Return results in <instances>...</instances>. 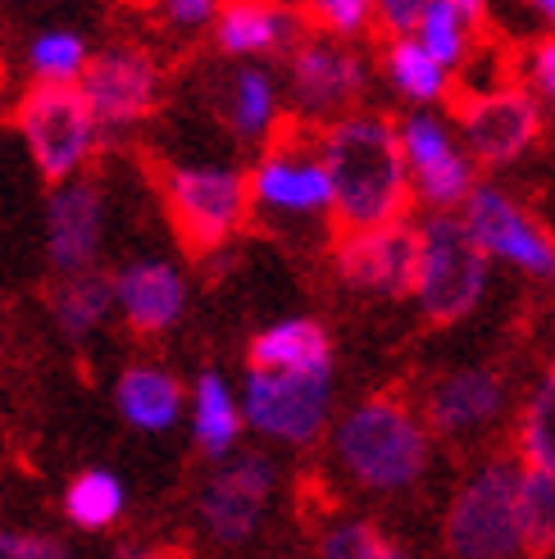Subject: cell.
<instances>
[{
  "instance_id": "obj_20",
  "label": "cell",
  "mask_w": 555,
  "mask_h": 559,
  "mask_svg": "<svg viewBox=\"0 0 555 559\" xmlns=\"http://www.w3.org/2000/svg\"><path fill=\"white\" fill-rule=\"evenodd\" d=\"M178 401H182L178 382L160 369H128L119 382V409L137 428H151V432L169 428L178 418Z\"/></svg>"
},
{
  "instance_id": "obj_34",
  "label": "cell",
  "mask_w": 555,
  "mask_h": 559,
  "mask_svg": "<svg viewBox=\"0 0 555 559\" xmlns=\"http://www.w3.org/2000/svg\"><path fill=\"white\" fill-rule=\"evenodd\" d=\"M424 5H401V0H392V5H382V23L392 27V33H410L414 23H420Z\"/></svg>"
},
{
  "instance_id": "obj_29",
  "label": "cell",
  "mask_w": 555,
  "mask_h": 559,
  "mask_svg": "<svg viewBox=\"0 0 555 559\" xmlns=\"http://www.w3.org/2000/svg\"><path fill=\"white\" fill-rule=\"evenodd\" d=\"M33 69L42 82H69L82 69V41L73 33H46L33 41Z\"/></svg>"
},
{
  "instance_id": "obj_1",
  "label": "cell",
  "mask_w": 555,
  "mask_h": 559,
  "mask_svg": "<svg viewBox=\"0 0 555 559\" xmlns=\"http://www.w3.org/2000/svg\"><path fill=\"white\" fill-rule=\"evenodd\" d=\"M332 233L355 237L387 223H401L410 210L405 151L392 119H346L323 142Z\"/></svg>"
},
{
  "instance_id": "obj_36",
  "label": "cell",
  "mask_w": 555,
  "mask_h": 559,
  "mask_svg": "<svg viewBox=\"0 0 555 559\" xmlns=\"http://www.w3.org/2000/svg\"><path fill=\"white\" fill-rule=\"evenodd\" d=\"M538 78L551 87V96H555V37H546L542 46H538Z\"/></svg>"
},
{
  "instance_id": "obj_14",
  "label": "cell",
  "mask_w": 555,
  "mask_h": 559,
  "mask_svg": "<svg viewBox=\"0 0 555 559\" xmlns=\"http://www.w3.org/2000/svg\"><path fill=\"white\" fill-rule=\"evenodd\" d=\"M251 373L296 378V373H328V332L310 319H287L251 342Z\"/></svg>"
},
{
  "instance_id": "obj_21",
  "label": "cell",
  "mask_w": 555,
  "mask_h": 559,
  "mask_svg": "<svg viewBox=\"0 0 555 559\" xmlns=\"http://www.w3.org/2000/svg\"><path fill=\"white\" fill-rule=\"evenodd\" d=\"M519 546H529L538 559L555 546V478L529 468L519 478Z\"/></svg>"
},
{
  "instance_id": "obj_11",
  "label": "cell",
  "mask_w": 555,
  "mask_h": 559,
  "mask_svg": "<svg viewBox=\"0 0 555 559\" xmlns=\"http://www.w3.org/2000/svg\"><path fill=\"white\" fill-rule=\"evenodd\" d=\"M78 92L87 96L92 115H101L105 123H137L155 105V69L146 55H132V50L96 55L87 73H82Z\"/></svg>"
},
{
  "instance_id": "obj_28",
  "label": "cell",
  "mask_w": 555,
  "mask_h": 559,
  "mask_svg": "<svg viewBox=\"0 0 555 559\" xmlns=\"http://www.w3.org/2000/svg\"><path fill=\"white\" fill-rule=\"evenodd\" d=\"M323 559H405V550L374 523H342L323 537Z\"/></svg>"
},
{
  "instance_id": "obj_18",
  "label": "cell",
  "mask_w": 555,
  "mask_h": 559,
  "mask_svg": "<svg viewBox=\"0 0 555 559\" xmlns=\"http://www.w3.org/2000/svg\"><path fill=\"white\" fill-rule=\"evenodd\" d=\"M496 405H501V382L487 369H464V373H451L437 382L428 409H433L437 428H469V424L492 418Z\"/></svg>"
},
{
  "instance_id": "obj_4",
  "label": "cell",
  "mask_w": 555,
  "mask_h": 559,
  "mask_svg": "<svg viewBox=\"0 0 555 559\" xmlns=\"http://www.w3.org/2000/svg\"><path fill=\"white\" fill-rule=\"evenodd\" d=\"M14 123L46 182L69 178L92 146V105L73 82H37V87H27V96L14 109Z\"/></svg>"
},
{
  "instance_id": "obj_3",
  "label": "cell",
  "mask_w": 555,
  "mask_h": 559,
  "mask_svg": "<svg viewBox=\"0 0 555 559\" xmlns=\"http://www.w3.org/2000/svg\"><path fill=\"white\" fill-rule=\"evenodd\" d=\"M246 182L224 169H169L164 174V214H169L178 246L191 260H205L224 246L246 218Z\"/></svg>"
},
{
  "instance_id": "obj_33",
  "label": "cell",
  "mask_w": 555,
  "mask_h": 559,
  "mask_svg": "<svg viewBox=\"0 0 555 559\" xmlns=\"http://www.w3.org/2000/svg\"><path fill=\"white\" fill-rule=\"evenodd\" d=\"M365 5L359 0H328V5H315L310 10V23L319 27H332V33H355L359 23H365Z\"/></svg>"
},
{
  "instance_id": "obj_2",
  "label": "cell",
  "mask_w": 555,
  "mask_h": 559,
  "mask_svg": "<svg viewBox=\"0 0 555 559\" xmlns=\"http://www.w3.org/2000/svg\"><path fill=\"white\" fill-rule=\"evenodd\" d=\"M338 451L365 487L397 491L424 473L428 441H424V428L414 424V414L397 396H374L342 424Z\"/></svg>"
},
{
  "instance_id": "obj_5",
  "label": "cell",
  "mask_w": 555,
  "mask_h": 559,
  "mask_svg": "<svg viewBox=\"0 0 555 559\" xmlns=\"http://www.w3.org/2000/svg\"><path fill=\"white\" fill-rule=\"evenodd\" d=\"M447 546L456 559H510L519 550V473L510 464L483 468L447 514Z\"/></svg>"
},
{
  "instance_id": "obj_10",
  "label": "cell",
  "mask_w": 555,
  "mask_h": 559,
  "mask_svg": "<svg viewBox=\"0 0 555 559\" xmlns=\"http://www.w3.org/2000/svg\"><path fill=\"white\" fill-rule=\"evenodd\" d=\"M246 409H251V424L273 437L310 441L328 409V373H296V378L251 373Z\"/></svg>"
},
{
  "instance_id": "obj_7",
  "label": "cell",
  "mask_w": 555,
  "mask_h": 559,
  "mask_svg": "<svg viewBox=\"0 0 555 559\" xmlns=\"http://www.w3.org/2000/svg\"><path fill=\"white\" fill-rule=\"evenodd\" d=\"M420 260H424V237L410 223H387L374 233L338 237V269L346 283L387 292V296H410L420 292Z\"/></svg>"
},
{
  "instance_id": "obj_12",
  "label": "cell",
  "mask_w": 555,
  "mask_h": 559,
  "mask_svg": "<svg viewBox=\"0 0 555 559\" xmlns=\"http://www.w3.org/2000/svg\"><path fill=\"white\" fill-rule=\"evenodd\" d=\"M269 487H273V468L260 455H246L233 468H224L201 496V514L210 523V533L219 542L251 537V527L269 500Z\"/></svg>"
},
{
  "instance_id": "obj_38",
  "label": "cell",
  "mask_w": 555,
  "mask_h": 559,
  "mask_svg": "<svg viewBox=\"0 0 555 559\" xmlns=\"http://www.w3.org/2000/svg\"><path fill=\"white\" fill-rule=\"evenodd\" d=\"M542 14H551V19H555V0H546V5H542Z\"/></svg>"
},
{
  "instance_id": "obj_37",
  "label": "cell",
  "mask_w": 555,
  "mask_h": 559,
  "mask_svg": "<svg viewBox=\"0 0 555 559\" xmlns=\"http://www.w3.org/2000/svg\"><path fill=\"white\" fill-rule=\"evenodd\" d=\"M119 559H174V555H164V550H142V555H119Z\"/></svg>"
},
{
  "instance_id": "obj_24",
  "label": "cell",
  "mask_w": 555,
  "mask_h": 559,
  "mask_svg": "<svg viewBox=\"0 0 555 559\" xmlns=\"http://www.w3.org/2000/svg\"><path fill=\"white\" fill-rule=\"evenodd\" d=\"M105 310H109V283L96 273H73L60 287V296H55V319H60L69 337H87L105 319Z\"/></svg>"
},
{
  "instance_id": "obj_9",
  "label": "cell",
  "mask_w": 555,
  "mask_h": 559,
  "mask_svg": "<svg viewBox=\"0 0 555 559\" xmlns=\"http://www.w3.org/2000/svg\"><path fill=\"white\" fill-rule=\"evenodd\" d=\"M464 233L474 237L479 250H492V255H506L519 269L529 273H555V241L538 228L529 214H519L501 191H474L469 201V218H464Z\"/></svg>"
},
{
  "instance_id": "obj_31",
  "label": "cell",
  "mask_w": 555,
  "mask_h": 559,
  "mask_svg": "<svg viewBox=\"0 0 555 559\" xmlns=\"http://www.w3.org/2000/svg\"><path fill=\"white\" fill-rule=\"evenodd\" d=\"M269 109H273V96H269V82L260 73H241L237 78V105H233V119L241 132H256L260 123H269Z\"/></svg>"
},
{
  "instance_id": "obj_22",
  "label": "cell",
  "mask_w": 555,
  "mask_h": 559,
  "mask_svg": "<svg viewBox=\"0 0 555 559\" xmlns=\"http://www.w3.org/2000/svg\"><path fill=\"white\" fill-rule=\"evenodd\" d=\"M119 510H123V487H119L115 473H101V468L82 473V478L69 487V496H64V514L78 527H87V533L109 527L119 519Z\"/></svg>"
},
{
  "instance_id": "obj_16",
  "label": "cell",
  "mask_w": 555,
  "mask_h": 559,
  "mask_svg": "<svg viewBox=\"0 0 555 559\" xmlns=\"http://www.w3.org/2000/svg\"><path fill=\"white\" fill-rule=\"evenodd\" d=\"M119 300L137 332H160L182 314V277L169 264H132L119 277Z\"/></svg>"
},
{
  "instance_id": "obj_25",
  "label": "cell",
  "mask_w": 555,
  "mask_h": 559,
  "mask_svg": "<svg viewBox=\"0 0 555 559\" xmlns=\"http://www.w3.org/2000/svg\"><path fill=\"white\" fill-rule=\"evenodd\" d=\"M237 428H241V418L233 409L228 386L219 382L214 373H205L201 386H197V441H201V451L224 455L228 445L237 441Z\"/></svg>"
},
{
  "instance_id": "obj_27",
  "label": "cell",
  "mask_w": 555,
  "mask_h": 559,
  "mask_svg": "<svg viewBox=\"0 0 555 559\" xmlns=\"http://www.w3.org/2000/svg\"><path fill=\"white\" fill-rule=\"evenodd\" d=\"M523 455L538 473L555 478V369L542 378L538 396L529 401V414H523Z\"/></svg>"
},
{
  "instance_id": "obj_35",
  "label": "cell",
  "mask_w": 555,
  "mask_h": 559,
  "mask_svg": "<svg viewBox=\"0 0 555 559\" xmlns=\"http://www.w3.org/2000/svg\"><path fill=\"white\" fill-rule=\"evenodd\" d=\"M210 14H214V5H205V0H182V5H169V19H178V23H201Z\"/></svg>"
},
{
  "instance_id": "obj_23",
  "label": "cell",
  "mask_w": 555,
  "mask_h": 559,
  "mask_svg": "<svg viewBox=\"0 0 555 559\" xmlns=\"http://www.w3.org/2000/svg\"><path fill=\"white\" fill-rule=\"evenodd\" d=\"M283 41V14L269 5H228L219 14V46L246 55V50H273Z\"/></svg>"
},
{
  "instance_id": "obj_32",
  "label": "cell",
  "mask_w": 555,
  "mask_h": 559,
  "mask_svg": "<svg viewBox=\"0 0 555 559\" xmlns=\"http://www.w3.org/2000/svg\"><path fill=\"white\" fill-rule=\"evenodd\" d=\"M0 559H69V550L55 537H27V533H0Z\"/></svg>"
},
{
  "instance_id": "obj_26",
  "label": "cell",
  "mask_w": 555,
  "mask_h": 559,
  "mask_svg": "<svg viewBox=\"0 0 555 559\" xmlns=\"http://www.w3.org/2000/svg\"><path fill=\"white\" fill-rule=\"evenodd\" d=\"M479 14V5H424L420 27H424V55L441 69L464 60V23Z\"/></svg>"
},
{
  "instance_id": "obj_17",
  "label": "cell",
  "mask_w": 555,
  "mask_h": 559,
  "mask_svg": "<svg viewBox=\"0 0 555 559\" xmlns=\"http://www.w3.org/2000/svg\"><path fill=\"white\" fill-rule=\"evenodd\" d=\"M292 73H296L300 100L315 105V109L346 105L359 92V64H355V55L332 50V46H300Z\"/></svg>"
},
{
  "instance_id": "obj_19",
  "label": "cell",
  "mask_w": 555,
  "mask_h": 559,
  "mask_svg": "<svg viewBox=\"0 0 555 559\" xmlns=\"http://www.w3.org/2000/svg\"><path fill=\"white\" fill-rule=\"evenodd\" d=\"M256 195L269 205H283V210H319L328 205V174L323 164L315 159H269L264 169L256 174Z\"/></svg>"
},
{
  "instance_id": "obj_13",
  "label": "cell",
  "mask_w": 555,
  "mask_h": 559,
  "mask_svg": "<svg viewBox=\"0 0 555 559\" xmlns=\"http://www.w3.org/2000/svg\"><path fill=\"white\" fill-rule=\"evenodd\" d=\"M401 151L414 159V178H420L424 201L433 205H456L469 191V164L451 146V136L433 119H410L401 132Z\"/></svg>"
},
{
  "instance_id": "obj_8",
  "label": "cell",
  "mask_w": 555,
  "mask_h": 559,
  "mask_svg": "<svg viewBox=\"0 0 555 559\" xmlns=\"http://www.w3.org/2000/svg\"><path fill=\"white\" fill-rule=\"evenodd\" d=\"M447 105L456 109V119L464 123L479 159H487V164L515 159L538 136V105H533L529 92L519 87V82H510V87H501V92L447 100Z\"/></svg>"
},
{
  "instance_id": "obj_6",
  "label": "cell",
  "mask_w": 555,
  "mask_h": 559,
  "mask_svg": "<svg viewBox=\"0 0 555 559\" xmlns=\"http://www.w3.org/2000/svg\"><path fill=\"white\" fill-rule=\"evenodd\" d=\"M424 237V260H420V296L424 314L433 323H456L479 305L487 260L456 218H433Z\"/></svg>"
},
{
  "instance_id": "obj_30",
  "label": "cell",
  "mask_w": 555,
  "mask_h": 559,
  "mask_svg": "<svg viewBox=\"0 0 555 559\" xmlns=\"http://www.w3.org/2000/svg\"><path fill=\"white\" fill-rule=\"evenodd\" d=\"M392 78L410 96H437V87H441V69L414 41H397L392 46Z\"/></svg>"
},
{
  "instance_id": "obj_15",
  "label": "cell",
  "mask_w": 555,
  "mask_h": 559,
  "mask_svg": "<svg viewBox=\"0 0 555 559\" xmlns=\"http://www.w3.org/2000/svg\"><path fill=\"white\" fill-rule=\"evenodd\" d=\"M96 233H101V195L96 187L78 182L64 187L50 201V260L64 273L87 269V260L96 255Z\"/></svg>"
}]
</instances>
